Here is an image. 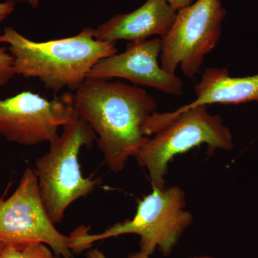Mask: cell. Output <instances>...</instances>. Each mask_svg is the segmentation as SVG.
Returning a JSON list of instances; mask_svg holds the SVG:
<instances>
[{
    "mask_svg": "<svg viewBox=\"0 0 258 258\" xmlns=\"http://www.w3.org/2000/svg\"><path fill=\"white\" fill-rule=\"evenodd\" d=\"M74 106L98 135L105 163L114 173L123 171L149 139L144 126L157 108L154 98L142 88L93 79H86L75 91Z\"/></svg>",
    "mask_w": 258,
    "mask_h": 258,
    "instance_id": "1",
    "label": "cell"
},
{
    "mask_svg": "<svg viewBox=\"0 0 258 258\" xmlns=\"http://www.w3.org/2000/svg\"><path fill=\"white\" fill-rule=\"evenodd\" d=\"M0 42L9 45L15 74L36 78L55 92L76 91L97 62L118 53L116 43L97 40L91 28L75 36L35 42L8 27Z\"/></svg>",
    "mask_w": 258,
    "mask_h": 258,
    "instance_id": "2",
    "label": "cell"
},
{
    "mask_svg": "<svg viewBox=\"0 0 258 258\" xmlns=\"http://www.w3.org/2000/svg\"><path fill=\"white\" fill-rule=\"evenodd\" d=\"M148 139L139 149L136 159L147 169L153 188L165 187L169 163L178 154L194 147L208 144L209 149L232 150L233 138L230 129L219 115L209 112L208 106H200L173 114L171 112L150 115L144 126Z\"/></svg>",
    "mask_w": 258,
    "mask_h": 258,
    "instance_id": "3",
    "label": "cell"
},
{
    "mask_svg": "<svg viewBox=\"0 0 258 258\" xmlns=\"http://www.w3.org/2000/svg\"><path fill=\"white\" fill-rule=\"evenodd\" d=\"M186 196L179 186L157 189L139 200L133 218L115 224L102 233L90 235L88 228L74 231L77 253L89 249L93 242L128 234L140 237L141 252L151 256L156 249L168 256L172 253L193 216L184 210Z\"/></svg>",
    "mask_w": 258,
    "mask_h": 258,
    "instance_id": "4",
    "label": "cell"
},
{
    "mask_svg": "<svg viewBox=\"0 0 258 258\" xmlns=\"http://www.w3.org/2000/svg\"><path fill=\"white\" fill-rule=\"evenodd\" d=\"M96 134L79 118L63 127L51 142L48 152L35 163V175L45 210L55 225L64 218L68 208L78 199L87 196L101 184V179L83 176L79 154L83 147H90Z\"/></svg>",
    "mask_w": 258,
    "mask_h": 258,
    "instance_id": "5",
    "label": "cell"
},
{
    "mask_svg": "<svg viewBox=\"0 0 258 258\" xmlns=\"http://www.w3.org/2000/svg\"><path fill=\"white\" fill-rule=\"evenodd\" d=\"M226 14L221 0H196L177 11L170 30L161 38V68L174 75L180 66L186 77L193 79L220 41Z\"/></svg>",
    "mask_w": 258,
    "mask_h": 258,
    "instance_id": "6",
    "label": "cell"
},
{
    "mask_svg": "<svg viewBox=\"0 0 258 258\" xmlns=\"http://www.w3.org/2000/svg\"><path fill=\"white\" fill-rule=\"evenodd\" d=\"M0 242L22 249L47 244L57 257L73 258L71 235L60 233L42 203L35 171L27 168L16 190L0 200Z\"/></svg>",
    "mask_w": 258,
    "mask_h": 258,
    "instance_id": "7",
    "label": "cell"
},
{
    "mask_svg": "<svg viewBox=\"0 0 258 258\" xmlns=\"http://www.w3.org/2000/svg\"><path fill=\"white\" fill-rule=\"evenodd\" d=\"M79 118L71 93L51 101L30 91L0 99V135L22 145L51 143Z\"/></svg>",
    "mask_w": 258,
    "mask_h": 258,
    "instance_id": "8",
    "label": "cell"
},
{
    "mask_svg": "<svg viewBox=\"0 0 258 258\" xmlns=\"http://www.w3.org/2000/svg\"><path fill=\"white\" fill-rule=\"evenodd\" d=\"M161 48V38L129 42L124 52L97 62L87 79H123L137 86H147L171 96H182V80L176 74L166 72L158 60Z\"/></svg>",
    "mask_w": 258,
    "mask_h": 258,
    "instance_id": "9",
    "label": "cell"
},
{
    "mask_svg": "<svg viewBox=\"0 0 258 258\" xmlns=\"http://www.w3.org/2000/svg\"><path fill=\"white\" fill-rule=\"evenodd\" d=\"M176 13L166 0H147L137 10L115 15L92 28L93 35L100 41L113 43L142 41L154 35L162 38L172 26Z\"/></svg>",
    "mask_w": 258,
    "mask_h": 258,
    "instance_id": "10",
    "label": "cell"
},
{
    "mask_svg": "<svg viewBox=\"0 0 258 258\" xmlns=\"http://www.w3.org/2000/svg\"><path fill=\"white\" fill-rule=\"evenodd\" d=\"M196 99L172 111L178 114L190 108L211 104L237 105L258 101V74L232 77L227 68L205 69L195 86Z\"/></svg>",
    "mask_w": 258,
    "mask_h": 258,
    "instance_id": "11",
    "label": "cell"
},
{
    "mask_svg": "<svg viewBox=\"0 0 258 258\" xmlns=\"http://www.w3.org/2000/svg\"><path fill=\"white\" fill-rule=\"evenodd\" d=\"M1 258H56L47 244L37 243L22 249L5 246Z\"/></svg>",
    "mask_w": 258,
    "mask_h": 258,
    "instance_id": "12",
    "label": "cell"
},
{
    "mask_svg": "<svg viewBox=\"0 0 258 258\" xmlns=\"http://www.w3.org/2000/svg\"><path fill=\"white\" fill-rule=\"evenodd\" d=\"M15 75L13 57L6 49L0 47V87L9 82Z\"/></svg>",
    "mask_w": 258,
    "mask_h": 258,
    "instance_id": "13",
    "label": "cell"
},
{
    "mask_svg": "<svg viewBox=\"0 0 258 258\" xmlns=\"http://www.w3.org/2000/svg\"><path fill=\"white\" fill-rule=\"evenodd\" d=\"M85 258H108L105 255L104 253L99 249H93L91 250L88 251L87 253L86 254V257ZM129 258H150V256L148 254L141 252L140 250L137 252H134L130 254Z\"/></svg>",
    "mask_w": 258,
    "mask_h": 258,
    "instance_id": "14",
    "label": "cell"
},
{
    "mask_svg": "<svg viewBox=\"0 0 258 258\" xmlns=\"http://www.w3.org/2000/svg\"><path fill=\"white\" fill-rule=\"evenodd\" d=\"M15 10V2L13 0H6L0 2V23L10 16Z\"/></svg>",
    "mask_w": 258,
    "mask_h": 258,
    "instance_id": "15",
    "label": "cell"
},
{
    "mask_svg": "<svg viewBox=\"0 0 258 258\" xmlns=\"http://www.w3.org/2000/svg\"><path fill=\"white\" fill-rule=\"evenodd\" d=\"M176 11L192 4L196 0H166Z\"/></svg>",
    "mask_w": 258,
    "mask_h": 258,
    "instance_id": "16",
    "label": "cell"
},
{
    "mask_svg": "<svg viewBox=\"0 0 258 258\" xmlns=\"http://www.w3.org/2000/svg\"><path fill=\"white\" fill-rule=\"evenodd\" d=\"M27 1H28L33 8H36V7L38 6L39 3H40V0H27Z\"/></svg>",
    "mask_w": 258,
    "mask_h": 258,
    "instance_id": "17",
    "label": "cell"
},
{
    "mask_svg": "<svg viewBox=\"0 0 258 258\" xmlns=\"http://www.w3.org/2000/svg\"><path fill=\"white\" fill-rule=\"evenodd\" d=\"M5 245L2 242H0V258L2 257V252H3V249H4Z\"/></svg>",
    "mask_w": 258,
    "mask_h": 258,
    "instance_id": "18",
    "label": "cell"
},
{
    "mask_svg": "<svg viewBox=\"0 0 258 258\" xmlns=\"http://www.w3.org/2000/svg\"><path fill=\"white\" fill-rule=\"evenodd\" d=\"M190 258H215L212 257H210V256H199V257H194Z\"/></svg>",
    "mask_w": 258,
    "mask_h": 258,
    "instance_id": "19",
    "label": "cell"
},
{
    "mask_svg": "<svg viewBox=\"0 0 258 258\" xmlns=\"http://www.w3.org/2000/svg\"><path fill=\"white\" fill-rule=\"evenodd\" d=\"M56 258H64V257H57V256H56Z\"/></svg>",
    "mask_w": 258,
    "mask_h": 258,
    "instance_id": "20",
    "label": "cell"
}]
</instances>
